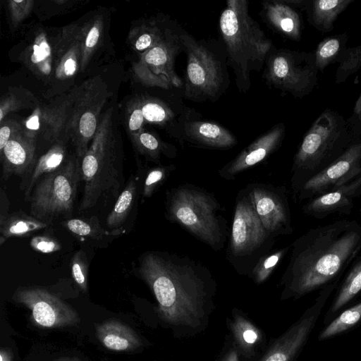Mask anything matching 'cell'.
Returning a JSON list of instances; mask_svg holds the SVG:
<instances>
[{
    "label": "cell",
    "instance_id": "obj_15",
    "mask_svg": "<svg viewBox=\"0 0 361 361\" xmlns=\"http://www.w3.org/2000/svg\"><path fill=\"white\" fill-rule=\"evenodd\" d=\"M270 235L263 226L247 194L238 197L231 227V255L235 257L252 255Z\"/></svg>",
    "mask_w": 361,
    "mask_h": 361
},
{
    "label": "cell",
    "instance_id": "obj_4",
    "mask_svg": "<svg viewBox=\"0 0 361 361\" xmlns=\"http://www.w3.org/2000/svg\"><path fill=\"white\" fill-rule=\"evenodd\" d=\"M219 31L238 89L247 92L250 73L262 69L273 47L272 42L249 14L246 0L226 1L219 18Z\"/></svg>",
    "mask_w": 361,
    "mask_h": 361
},
{
    "label": "cell",
    "instance_id": "obj_44",
    "mask_svg": "<svg viewBox=\"0 0 361 361\" xmlns=\"http://www.w3.org/2000/svg\"><path fill=\"white\" fill-rule=\"evenodd\" d=\"M167 168L159 166L151 169L147 173L143 186L142 196L149 197L156 188L164 181L166 176Z\"/></svg>",
    "mask_w": 361,
    "mask_h": 361
},
{
    "label": "cell",
    "instance_id": "obj_13",
    "mask_svg": "<svg viewBox=\"0 0 361 361\" xmlns=\"http://www.w3.org/2000/svg\"><path fill=\"white\" fill-rule=\"evenodd\" d=\"M13 298L30 310L32 320L39 326L57 328L80 322L75 310L44 288H20Z\"/></svg>",
    "mask_w": 361,
    "mask_h": 361
},
{
    "label": "cell",
    "instance_id": "obj_18",
    "mask_svg": "<svg viewBox=\"0 0 361 361\" xmlns=\"http://www.w3.org/2000/svg\"><path fill=\"white\" fill-rule=\"evenodd\" d=\"M54 73L66 80L80 71L82 57L81 24L71 23L61 28L53 38Z\"/></svg>",
    "mask_w": 361,
    "mask_h": 361
},
{
    "label": "cell",
    "instance_id": "obj_36",
    "mask_svg": "<svg viewBox=\"0 0 361 361\" xmlns=\"http://www.w3.org/2000/svg\"><path fill=\"white\" fill-rule=\"evenodd\" d=\"M361 320V302L343 311L321 331L319 339H328L355 326Z\"/></svg>",
    "mask_w": 361,
    "mask_h": 361
},
{
    "label": "cell",
    "instance_id": "obj_20",
    "mask_svg": "<svg viewBox=\"0 0 361 361\" xmlns=\"http://www.w3.org/2000/svg\"><path fill=\"white\" fill-rule=\"evenodd\" d=\"M285 131L283 123L276 124L224 166L219 171L221 176L233 179L237 174L263 161L279 147L285 136Z\"/></svg>",
    "mask_w": 361,
    "mask_h": 361
},
{
    "label": "cell",
    "instance_id": "obj_52",
    "mask_svg": "<svg viewBox=\"0 0 361 361\" xmlns=\"http://www.w3.org/2000/svg\"><path fill=\"white\" fill-rule=\"evenodd\" d=\"M55 361H77V360H75L71 359V358L65 357V358H60V359L56 360Z\"/></svg>",
    "mask_w": 361,
    "mask_h": 361
},
{
    "label": "cell",
    "instance_id": "obj_47",
    "mask_svg": "<svg viewBox=\"0 0 361 361\" xmlns=\"http://www.w3.org/2000/svg\"><path fill=\"white\" fill-rule=\"evenodd\" d=\"M350 123L351 133L361 126V94L355 102Z\"/></svg>",
    "mask_w": 361,
    "mask_h": 361
},
{
    "label": "cell",
    "instance_id": "obj_48",
    "mask_svg": "<svg viewBox=\"0 0 361 361\" xmlns=\"http://www.w3.org/2000/svg\"><path fill=\"white\" fill-rule=\"evenodd\" d=\"M241 338L244 343L248 345L254 344L258 339L257 330L250 324H245L241 332Z\"/></svg>",
    "mask_w": 361,
    "mask_h": 361
},
{
    "label": "cell",
    "instance_id": "obj_14",
    "mask_svg": "<svg viewBox=\"0 0 361 361\" xmlns=\"http://www.w3.org/2000/svg\"><path fill=\"white\" fill-rule=\"evenodd\" d=\"M338 282L322 288L312 305L274 343L261 361H293L307 340Z\"/></svg>",
    "mask_w": 361,
    "mask_h": 361
},
{
    "label": "cell",
    "instance_id": "obj_8",
    "mask_svg": "<svg viewBox=\"0 0 361 361\" xmlns=\"http://www.w3.org/2000/svg\"><path fill=\"white\" fill-rule=\"evenodd\" d=\"M80 181V160L76 156L66 159L37 182L28 199L30 215L48 224L60 216H71Z\"/></svg>",
    "mask_w": 361,
    "mask_h": 361
},
{
    "label": "cell",
    "instance_id": "obj_28",
    "mask_svg": "<svg viewBox=\"0 0 361 361\" xmlns=\"http://www.w3.org/2000/svg\"><path fill=\"white\" fill-rule=\"evenodd\" d=\"M48 226V224L23 212L1 215V244L9 238L27 236Z\"/></svg>",
    "mask_w": 361,
    "mask_h": 361
},
{
    "label": "cell",
    "instance_id": "obj_43",
    "mask_svg": "<svg viewBox=\"0 0 361 361\" xmlns=\"http://www.w3.org/2000/svg\"><path fill=\"white\" fill-rule=\"evenodd\" d=\"M7 4L11 20L14 26H18L26 19L34 8L32 0H9Z\"/></svg>",
    "mask_w": 361,
    "mask_h": 361
},
{
    "label": "cell",
    "instance_id": "obj_50",
    "mask_svg": "<svg viewBox=\"0 0 361 361\" xmlns=\"http://www.w3.org/2000/svg\"><path fill=\"white\" fill-rule=\"evenodd\" d=\"M226 361H238V355L235 351L230 352Z\"/></svg>",
    "mask_w": 361,
    "mask_h": 361
},
{
    "label": "cell",
    "instance_id": "obj_30",
    "mask_svg": "<svg viewBox=\"0 0 361 361\" xmlns=\"http://www.w3.org/2000/svg\"><path fill=\"white\" fill-rule=\"evenodd\" d=\"M136 192V180L133 176H131L106 218V224L107 227L111 230V233H118L131 211Z\"/></svg>",
    "mask_w": 361,
    "mask_h": 361
},
{
    "label": "cell",
    "instance_id": "obj_22",
    "mask_svg": "<svg viewBox=\"0 0 361 361\" xmlns=\"http://www.w3.org/2000/svg\"><path fill=\"white\" fill-rule=\"evenodd\" d=\"M36 138L35 133L23 128L11 137L0 152L2 179L4 181L13 175H23L33 164Z\"/></svg>",
    "mask_w": 361,
    "mask_h": 361
},
{
    "label": "cell",
    "instance_id": "obj_16",
    "mask_svg": "<svg viewBox=\"0 0 361 361\" xmlns=\"http://www.w3.org/2000/svg\"><path fill=\"white\" fill-rule=\"evenodd\" d=\"M247 195L268 233L272 235L292 233L289 207L283 192L256 185L250 189Z\"/></svg>",
    "mask_w": 361,
    "mask_h": 361
},
{
    "label": "cell",
    "instance_id": "obj_34",
    "mask_svg": "<svg viewBox=\"0 0 361 361\" xmlns=\"http://www.w3.org/2000/svg\"><path fill=\"white\" fill-rule=\"evenodd\" d=\"M39 104L30 91L23 88H12L0 100V123L8 114L24 109H33Z\"/></svg>",
    "mask_w": 361,
    "mask_h": 361
},
{
    "label": "cell",
    "instance_id": "obj_23",
    "mask_svg": "<svg viewBox=\"0 0 361 361\" xmlns=\"http://www.w3.org/2000/svg\"><path fill=\"white\" fill-rule=\"evenodd\" d=\"M264 16L275 30L294 41L302 37V22L299 13L286 0H268L262 3Z\"/></svg>",
    "mask_w": 361,
    "mask_h": 361
},
{
    "label": "cell",
    "instance_id": "obj_26",
    "mask_svg": "<svg viewBox=\"0 0 361 361\" xmlns=\"http://www.w3.org/2000/svg\"><path fill=\"white\" fill-rule=\"evenodd\" d=\"M173 28L164 20H147L130 31L128 39L133 49L140 55L160 42Z\"/></svg>",
    "mask_w": 361,
    "mask_h": 361
},
{
    "label": "cell",
    "instance_id": "obj_46",
    "mask_svg": "<svg viewBox=\"0 0 361 361\" xmlns=\"http://www.w3.org/2000/svg\"><path fill=\"white\" fill-rule=\"evenodd\" d=\"M0 152L4 149L6 143L16 133L23 129V124L15 120L5 119L0 123Z\"/></svg>",
    "mask_w": 361,
    "mask_h": 361
},
{
    "label": "cell",
    "instance_id": "obj_2",
    "mask_svg": "<svg viewBox=\"0 0 361 361\" xmlns=\"http://www.w3.org/2000/svg\"><path fill=\"white\" fill-rule=\"evenodd\" d=\"M360 251L361 225L355 220L310 229L292 244L283 297L300 298L338 281Z\"/></svg>",
    "mask_w": 361,
    "mask_h": 361
},
{
    "label": "cell",
    "instance_id": "obj_3",
    "mask_svg": "<svg viewBox=\"0 0 361 361\" xmlns=\"http://www.w3.org/2000/svg\"><path fill=\"white\" fill-rule=\"evenodd\" d=\"M123 150L114 119V109L102 115L89 148L80 160L83 192L78 212L116 200L123 183Z\"/></svg>",
    "mask_w": 361,
    "mask_h": 361
},
{
    "label": "cell",
    "instance_id": "obj_19",
    "mask_svg": "<svg viewBox=\"0 0 361 361\" xmlns=\"http://www.w3.org/2000/svg\"><path fill=\"white\" fill-rule=\"evenodd\" d=\"M173 135L196 146L212 149H228L238 142L235 136L220 124L188 119L183 114L175 123Z\"/></svg>",
    "mask_w": 361,
    "mask_h": 361
},
{
    "label": "cell",
    "instance_id": "obj_7",
    "mask_svg": "<svg viewBox=\"0 0 361 361\" xmlns=\"http://www.w3.org/2000/svg\"><path fill=\"white\" fill-rule=\"evenodd\" d=\"M180 40L187 58L184 97L196 102L217 100L229 84L226 54L184 30Z\"/></svg>",
    "mask_w": 361,
    "mask_h": 361
},
{
    "label": "cell",
    "instance_id": "obj_37",
    "mask_svg": "<svg viewBox=\"0 0 361 361\" xmlns=\"http://www.w3.org/2000/svg\"><path fill=\"white\" fill-rule=\"evenodd\" d=\"M337 63L335 83L341 84L361 68V44L346 47Z\"/></svg>",
    "mask_w": 361,
    "mask_h": 361
},
{
    "label": "cell",
    "instance_id": "obj_38",
    "mask_svg": "<svg viewBox=\"0 0 361 361\" xmlns=\"http://www.w3.org/2000/svg\"><path fill=\"white\" fill-rule=\"evenodd\" d=\"M130 138L133 145L140 154L153 160H159L161 153L166 150L167 145L144 128L139 133L130 136Z\"/></svg>",
    "mask_w": 361,
    "mask_h": 361
},
{
    "label": "cell",
    "instance_id": "obj_40",
    "mask_svg": "<svg viewBox=\"0 0 361 361\" xmlns=\"http://www.w3.org/2000/svg\"><path fill=\"white\" fill-rule=\"evenodd\" d=\"M288 249L286 247L260 258L252 271L257 283H260L267 279Z\"/></svg>",
    "mask_w": 361,
    "mask_h": 361
},
{
    "label": "cell",
    "instance_id": "obj_32",
    "mask_svg": "<svg viewBox=\"0 0 361 361\" xmlns=\"http://www.w3.org/2000/svg\"><path fill=\"white\" fill-rule=\"evenodd\" d=\"M348 39L349 35L343 32L327 37L319 43L314 53L319 71L322 72L329 65L338 62Z\"/></svg>",
    "mask_w": 361,
    "mask_h": 361
},
{
    "label": "cell",
    "instance_id": "obj_35",
    "mask_svg": "<svg viewBox=\"0 0 361 361\" xmlns=\"http://www.w3.org/2000/svg\"><path fill=\"white\" fill-rule=\"evenodd\" d=\"M141 107L145 122L166 126L173 124L178 114L165 102L154 97H142Z\"/></svg>",
    "mask_w": 361,
    "mask_h": 361
},
{
    "label": "cell",
    "instance_id": "obj_45",
    "mask_svg": "<svg viewBox=\"0 0 361 361\" xmlns=\"http://www.w3.org/2000/svg\"><path fill=\"white\" fill-rule=\"evenodd\" d=\"M30 244L34 250L42 253H51L61 249L57 239L47 235L33 237Z\"/></svg>",
    "mask_w": 361,
    "mask_h": 361
},
{
    "label": "cell",
    "instance_id": "obj_24",
    "mask_svg": "<svg viewBox=\"0 0 361 361\" xmlns=\"http://www.w3.org/2000/svg\"><path fill=\"white\" fill-rule=\"evenodd\" d=\"M96 335L100 343L114 351H130L137 348L141 341L129 326L115 319L96 325Z\"/></svg>",
    "mask_w": 361,
    "mask_h": 361
},
{
    "label": "cell",
    "instance_id": "obj_51",
    "mask_svg": "<svg viewBox=\"0 0 361 361\" xmlns=\"http://www.w3.org/2000/svg\"><path fill=\"white\" fill-rule=\"evenodd\" d=\"M353 137H361V126L352 132Z\"/></svg>",
    "mask_w": 361,
    "mask_h": 361
},
{
    "label": "cell",
    "instance_id": "obj_31",
    "mask_svg": "<svg viewBox=\"0 0 361 361\" xmlns=\"http://www.w3.org/2000/svg\"><path fill=\"white\" fill-rule=\"evenodd\" d=\"M104 18L97 15L81 24L82 57L80 72H83L99 46L104 33Z\"/></svg>",
    "mask_w": 361,
    "mask_h": 361
},
{
    "label": "cell",
    "instance_id": "obj_49",
    "mask_svg": "<svg viewBox=\"0 0 361 361\" xmlns=\"http://www.w3.org/2000/svg\"><path fill=\"white\" fill-rule=\"evenodd\" d=\"M0 361H13V355L8 348H1L0 350Z\"/></svg>",
    "mask_w": 361,
    "mask_h": 361
},
{
    "label": "cell",
    "instance_id": "obj_39",
    "mask_svg": "<svg viewBox=\"0 0 361 361\" xmlns=\"http://www.w3.org/2000/svg\"><path fill=\"white\" fill-rule=\"evenodd\" d=\"M65 227L73 235L81 238L100 239L106 233L100 226L98 219H69L63 222Z\"/></svg>",
    "mask_w": 361,
    "mask_h": 361
},
{
    "label": "cell",
    "instance_id": "obj_41",
    "mask_svg": "<svg viewBox=\"0 0 361 361\" xmlns=\"http://www.w3.org/2000/svg\"><path fill=\"white\" fill-rule=\"evenodd\" d=\"M71 274L73 280L80 288L86 292L87 289L88 262L85 252L78 250L71 262Z\"/></svg>",
    "mask_w": 361,
    "mask_h": 361
},
{
    "label": "cell",
    "instance_id": "obj_42",
    "mask_svg": "<svg viewBox=\"0 0 361 361\" xmlns=\"http://www.w3.org/2000/svg\"><path fill=\"white\" fill-rule=\"evenodd\" d=\"M127 128L130 135L139 133L142 129L145 122L141 107L140 98L131 102L127 110Z\"/></svg>",
    "mask_w": 361,
    "mask_h": 361
},
{
    "label": "cell",
    "instance_id": "obj_53",
    "mask_svg": "<svg viewBox=\"0 0 361 361\" xmlns=\"http://www.w3.org/2000/svg\"><path fill=\"white\" fill-rule=\"evenodd\" d=\"M360 212H361V209H360Z\"/></svg>",
    "mask_w": 361,
    "mask_h": 361
},
{
    "label": "cell",
    "instance_id": "obj_33",
    "mask_svg": "<svg viewBox=\"0 0 361 361\" xmlns=\"http://www.w3.org/2000/svg\"><path fill=\"white\" fill-rule=\"evenodd\" d=\"M361 292V256L343 281L330 308L334 313Z\"/></svg>",
    "mask_w": 361,
    "mask_h": 361
},
{
    "label": "cell",
    "instance_id": "obj_29",
    "mask_svg": "<svg viewBox=\"0 0 361 361\" xmlns=\"http://www.w3.org/2000/svg\"><path fill=\"white\" fill-rule=\"evenodd\" d=\"M63 140L56 141L49 150L39 157L26 184L25 199H29L37 182L44 175L60 168L66 161V148Z\"/></svg>",
    "mask_w": 361,
    "mask_h": 361
},
{
    "label": "cell",
    "instance_id": "obj_25",
    "mask_svg": "<svg viewBox=\"0 0 361 361\" xmlns=\"http://www.w3.org/2000/svg\"><path fill=\"white\" fill-rule=\"evenodd\" d=\"M355 0H309L305 9L308 23L323 33L334 29V23Z\"/></svg>",
    "mask_w": 361,
    "mask_h": 361
},
{
    "label": "cell",
    "instance_id": "obj_12",
    "mask_svg": "<svg viewBox=\"0 0 361 361\" xmlns=\"http://www.w3.org/2000/svg\"><path fill=\"white\" fill-rule=\"evenodd\" d=\"M361 176V137H353L344 152L298 187L300 200H311Z\"/></svg>",
    "mask_w": 361,
    "mask_h": 361
},
{
    "label": "cell",
    "instance_id": "obj_5",
    "mask_svg": "<svg viewBox=\"0 0 361 361\" xmlns=\"http://www.w3.org/2000/svg\"><path fill=\"white\" fill-rule=\"evenodd\" d=\"M353 140L343 116L326 109L305 134L293 159V182L298 187L339 157Z\"/></svg>",
    "mask_w": 361,
    "mask_h": 361
},
{
    "label": "cell",
    "instance_id": "obj_1",
    "mask_svg": "<svg viewBox=\"0 0 361 361\" xmlns=\"http://www.w3.org/2000/svg\"><path fill=\"white\" fill-rule=\"evenodd\" d=\"M137 272L152 290L163 320L176 327L201 326L215 287L207 267L188 257L155 251L141 256Z\"/></svg>",
    "mask_w": 361,
    "mask_h": 361
},
{
    "label": "cell",
    "instance_id": "obj_10",
    "mask_svg": "<svg viewBox=\"0 0 361 361\" xmlns=\"http://www.w3.org/2000/svg\"><path fill=\"white\" fill-rule=\"evenodd\" d=\"M265 64L263 78L267 84L294 97L310 94L317 85L319 70L314 53L272 47Z\"/></svg>",
    "mask_w": 361,
    "mask_h": 361
},
{
    "label": "cell",
    "instance_id": "obj_27",
    "mask_svg": "<svg viewBox=\"0 0 361 361\" xmlns=\"http://www.w3.org/2000/svg\"><path fill=\"white\" fill-rule=\"evenodd\" d=\"M28 67L40 76L46 77L54 73L53 39H49L46 32L39 31L25 50Z\"/></svg>",
    "mask_w": 361,
    "mask_h": 361
},
{
    "label": "cell",
    "instance_id": "obj_11",
    "mask_svg": "<svg viewBox=\"0 0 361 361\" xmlns=\"http://www.w3.org/2000/svg\"><path fill=\"white\" fill-rule=\"evenodd\" d=\"M173 28L157 44L140 54L133 66L135 78L144 85L165 90L183 87L174 68L175 59L183 49L180 33Z\"/></svg>",
    "mask_w": 361,
    "mask_h": 361
},
{
    "label": "cell",
    "instance_id": "obj_21",
    "mask_svg": "<svg viewBox=\"0 0 361 361\" xmlns=\"http://www.w3.org/2000/svg\"><path fill=\"white\" fill-rule=\"evenodd\" d=\"M361 195V176L353 181L317 196L303 207V212L316 219L334 214H349Z\"/></svg>",
    "mask_w": 361,
    "mask_h": 361
},
{
    "label": "cell",
    "instance_id": "obj_17",
    "mask_svg": "<svg viewBox=\"0 0 361 361\" xmlns=\"http://www.w3.org/2000/svg\"><path fill=\"white\" fill-rule=\"evenodd\" d=\"M74 89L48 104H39L25 120L23 128L41 134L47 141L62 140L66 133L73 100Z\"/></svg>",
    "mask_w": 361,
    "mask_h": 361
},
{
    "label": "cell",
    "instance_id": "obj_6",
    "mask_svg": "<svg viewBox=\"0 0 361 361\" xmlns=\"http://www.w3.org/2000/svg\"><path fill=\"white\" fill-rule=\"evenodd\" d=\"M168 218L215 250L221 249L226 240V224L220 205L204 190L180 185L167 195Z\"/></svg>",
    "mask_w": 361,
    "mask_h": 361
},
{
    "label": "cell",
    "instance_id": "obj_9",
    "mask_svg": "<svg viewBox=\"0 0 361 361\" xmlns=\"http://www.w3.org/2000/svg\"><path fill=\"white\" fill-rule=\"evenodd\" d=\"M73 89L66 137L71 140L75 156L81 159L97 132L109 93L107 84L100 75L90 78Z\"/></svg>",
    "mask_w": 361,
    "mask_h": 361
}]
</instances>
